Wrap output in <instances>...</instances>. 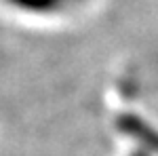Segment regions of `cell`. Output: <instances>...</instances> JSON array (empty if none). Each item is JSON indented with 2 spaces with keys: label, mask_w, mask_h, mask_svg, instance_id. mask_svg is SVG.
Here are the masks:
<instances>
[{
  "label": "cell",
  "mask_w": 158,
  "mask_h": 156,
  "mask_svg": "<svg viewBox=\"0 0 158 156\" xmlns=\"http://www.w3.org/2000/svg\"><path fill=\"white\" fill-rule=\"evenodd\" d=\"M116 127L124 135H129V137H133L135 141H139L148 154L150 152L158 154V131L154 127H150L148 122H143L141 118H137L133 114H122L116 120Z\"/></svg>",
  "instance_id": "6da1fadb"
},
{
  "label": "cell",
  "mask_w": 158,
  "mask_h": 156,
  "mask_svg": "<svg viewBox=\"0 0 158 156\" xmlns=\"http://www.w3.org/2000/svg\"><path fill=\"white\" fill-rule=\"evenodd\" d=\"M9 2L30 13H53L65 4V0H9Z\"/></svg>",
  "instance_id": "7a4b0ae2"
},
{
  "label": "cell",
  "mask_w": 158,
  "mask_h": 156,
  "mask_svg": "<svg viewBox=\"0 0 158 156\" xmlns=\"http://www.w3.org/2000/svg\"><path fill=\"white\" fill-rule=\"evenodd\" d=\"M131 156H150L146 152V150H137V152H135V154H131Z\"/></svg>",
  "instance_id": "3957f363"
},
{
  "label": "cell",
  "mask_w": 158,
  "mask_h": 156,
  "mask_svg": "<svg viewBox=\"0 0 158 156\" xmlns=\"http://www.w3.org/2000/svg\"><path fill=\"white\" fill-rule=\"evenodd\" d=\"M65 2H78V0H65Z\"/></svg>",
  "instance_id": "277c9868"
}]
</instances>
